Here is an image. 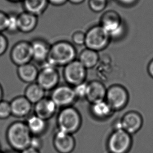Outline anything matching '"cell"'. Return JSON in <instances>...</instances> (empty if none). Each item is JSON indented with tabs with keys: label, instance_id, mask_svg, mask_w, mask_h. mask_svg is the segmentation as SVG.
<instances>
[{
	"label": "cell",
	"instance_id": "cell-1",
	"mask_svg": "<svg viewBox=\"0 0 153 153\" xmlns=\"http://www.w3.org/2000/svg\"><path fill=\"white\" fill-rule=\"evenodd\" d=\"M76 51L74 45L67 41L56 42L51 45L45 62L56 67L66 66L76 60Z\"/></svg>",
	"mask_w": 153,
	"mask_h": 153
},
{
	"label": "cell",
	"instance_id": "cell-2",
	"mask_svg": "<svg viewBox=\"0 0 153 153\" xmlns=\"http://www.w3.org/2000/svg\"><path fill=\"white\" fill-rule=\"evenodd\" d=\"M32 136L27 124L23 122H15L7 130V142L15 151L22 152L29 147Z\"/></svg>",
	"mask_w": 153,
	"mask_h": 153
},
{
	"label": "cell",
	"instance_id": "cell-3",
	"mask_svg": "<svg viewBox=\"0 0 153 153\" xmlns=\"http://www.w3.org/2000/svg\"><path fill=\"white\" fill-rule=\"evenodd\" d=\"M57 124L59 131L73 134L81 128V114L72 106L62 108L58 114Z\"/></svg>",
	"mask_w": 153,
	"mask_h": 153
},
{
	"label": "cell",
	"instance_id": "cell-4",
	"mask_svg": "<svg viewBox=\"0 0 153 153\" xmlns=\"http://www.w3.org/2000/svg\"><path fill=\"white\" fill-rule=\"evenodd\" d=\"M132 135L123 129L115 130L111 133L106 142L109 153H128L132 148Z\"/></svg>",
	"mask_w": 153,
	"mask_h": 153
},
{
	"label": "cell",
	"instance_id": "cell-5",
	"mask_svg": "<svg viewBox=\"0 0 153 153\" xmlns=\"http://www.w3.org/2000/svg\"><path fill=\"white\" fill-rule=\"evenodd\" d=\"M111 37L108 32L101 26H94L85 33V47L94 51H100L108 46Z\"/></svg>",
	"mask_w": 153,
	"mask_h": 153
},
{
	"label": "cell",
	"instance_id": "cell-6",
	"mask_svg": "<svg viewBox=\"0 0 153 153\" xmlns=\"http://www.w3.org/2000/svg\"><path fill=\"white\" fill-rule=\"evenodd\" d=\"M100 25L106 30L111 39H117L123 35L125 27L119 13L112 10L106 11L100 19Z\"/></svg>",
	"mask_w": 153,
	"mask_h": 153
},
{
	"label": "cell",
	"instance_id": "cell-7",
	"mask_svg": "<svg viewBox=\"0 0 153 153\" xmlns=\"http://www.w3.org/2000/svg\"><path fill=\"white\" fill-rule=\"evenodd\" d=\"M129 98V94L126 88L116 84L107 89L105 100L115 112L125 108L128 103Z\"/></svg>",
	"mask_w": 153,
	"mask_h": 153
},
{
	"label": "cell",
	"instance_id": "cell-8",
	"mask_svg": "<svg viewBox=\"0 0 153 153\" xmlns=\"http://www.w3.org/2000/svg\"><path fill=\"white\" fill-rule=\"evenodd\" d=\"M59 79V73L57 67L45 62L39 70L36 83L45 91L53 90L58 86Z\"/></svg>",
	"mask_w": 153,
	"mask_h": 153
},
{
	"label": "cell",
	"instance_id": "cell-9",
	"mask_svg": "<svg viewBox=\"0 0 153 153\" xmlns=\"http://www.w3.org/2000/svg\"><path fill=\"white\" fill-rule=\"evenodd\" d=\"M63 76L68 85L74 87L85 82L87 69L78 60H74L64 67Z\"/></svg>",
	"mask_w": 153,
	"mask_h": 153
},
{
	"label": "cell",
	"instance_id": "cell-10",
	"mask_svg": "<svg viewBox=\"0 0 153 153\" xmlns=\"http://www.w3.org/2000/svg\"><path fill=\"white\" fill-rule=\"evenodd\" d=\"M50 98L57 108H62L72 106L77 100L74 87L68 85L57 86L52 90Z\"/></svg>",
	"mask_w": 153,
	"mask_h": 153
},
{
	"label": "cell",
	"instance_id": "cell-11",
	"mask_svg": "<svg viewBox=\"0 0 153 153\" xmlns=\"http://www.w3.org/2000/svg\"><path fill=\"white\" fill-rule=\"evenodd\" d=\"M10 58L13 64L18 67L30 63L33 60L30 42L21 41L15 44L10 52Z\"/></svg>",
	"mask_w": 153,
	"mask_h": 153
},
{
	"label": "cell",
	"instance_id": "cell-12",
	"mask_svg": "<svg viewBox=\"0 0 153 153\" xmlns=\"http://www.w3.org/2000/svg\"><path fill=\"white\" fill-rule=\"evenodd\" d=\"M122 128L132 135L142 128L143 119L140 113L131 111L126 113L120 119Z\"/></svg>",
	"mask_w": 153,
	"mask_h": 153
},
{
	"label": "cell",
	"instance_id": "cell-13",
	"mask_svg": "<svg viewBox=\"0 0 153 153\" xmlns=\"http://www.w3.org/2000/svg\"><path fill=\"white\" fill-rule=\"evenodd\" d=\"M53 146L59 153H71L76 147V140L72 134L58 130L53 139Z\"/></svg>",
	"mask_w": 153,
	"mask_h": 153
},
{
	"label": "cell",
	"instance_id": "cell-14",
	"mask_svg": "<svg viewBox=\"0 0 153 153\" xmlns=\"http://www.w3.org/2000/svg\"><path fill=\"white\" fill-rule=\"evenodd\" d=\"M33 60L43 64L47 61L51 45L47 41L41 38L34 39L30 42Z\"/></svg>",
	"mask_w": 153,
	"mask_h": 153
},
{
	"label": "cell",
	"instance_id": "cell-15",
	"mask_svg": "<svg viewBox=\"0 0 153 153\" xmlns=\"http://www.w3.org/2000/svg\"><path fill=\"white\" fill-rule=\"evenodd\" d=\"M57 108L51 98L45 97L35 104L34 114L47 121L55 114Z\"/></svg>",
	"mask_w": 153,
	"mask_h": 153
},
{
	"label": "cell",
	"instance_id": "cell-16",
	"mask_svg": "<svg viewBox=\"0 0 153 153\" xmlns=\"http://www.w3.org/2000/svg\"><path fill=\"white\" fill-rule=\"evenodd\" d=\"M106 89L104 84L98 80L88 82L87 93L85 99L90 104L105 100Z\"/></svg>",
	"mask_w": 153,
	"mask_h": 153
},
{
	"label": "cell",
	"instance_id": "cell-17",
	"mask_svg": "<svg viewBox=\"0 0 153 153\" xmlns=\"http://www.w3.org/2000/svg\"><path fill=\"white\" fill-rule=\"evenodd\" d=\"M12 115L15 117H25L30 114L32 109V104L25 96L14 98L11 102Z\"/></svg>",
	"mask_w": 153,
	"mask_h": 153
},
{
	"label": "cell",
	"instance_id": "cell-18",
	"mask_svg": "<svg viewBox=\"0 0 153 153\" xmlns=\"http://www.w3.org/2000/svg\"><path fill=\"white\" fill-rule=\"evenodd\" d=\"M17 21L19 32L27 34L33 32L37 27L38 17L24 11L17 15Z\"/></svg>",
	"mask_w": 153,
	"mask_h": 153
},
{
	"label": "cell",
	"instance_id": "cell-19",
	"mask_svg": "<svg viewBox=\"0 0 153 153\" xmlns=\"http://www.w3.org/2000/svg\"><path fill=\"white\" fill-rule=\"evenodd\" d=\"M89 109L92 117L99 121L108 119L114 112L105 100L90 104Z\"/></svg>",
	"mask_w": 153,
	"mask_h": 153
},
{
	"label": "cell",
	"instance_id": "cell-20",
	"mask_svg": "<svg viewBox=\"0 0 153 153\" xmlns=\"http://www.w3.org/2000/svg\"><path fill=\"white\" fill-rule=\"evenodd\" d=\"M39 70L34 64L30 62L17 68V74L19 79L25 83H34L36 81Z\"/></svg>",
	"mask_w": 153,
	"mask_h": 153
},
{
	"label": "cell",
	"instance_id": "cell-21",
	"mask_svg": "<svg viewBox=\"0 0 153 153\" xmlns=\"http://www.w3.org/2000/svg\"><path fill=\"white\" fill-rule=\"evenodd\" d=\"M22 2L25 11L38 17L44 13L49 5L48 0H23Z\"/></svg>",
	"mask_w": 153,
	"mask_h": 153
},
{
	"label": "cell",
	"instance_id": "cell-22",
	"mask_svg": "<svg viewBox=\"0 0 153 153\" xmlns=\"http://www.w3.org/2000/svg\"><path fill=\"white\" fill-rule=\"evenodd\" d=\"M30 132L34 136H39L47 129V121L34 114L28 117L26 122Z\"/></svg>",
	"mask_w": 153,
	"mask_h": 153
},
{
	"label": "cell",
	"instance_id": "cell-23",
	"mask_svg": "<svg viewBox=\"0 0 153 153\" xmlns=\"http://www.w3.org/2000/svg\"><path fill=\"white\" fill-rule=\"evenodd\" d=\"M78 60L87 70L94 68L97 65L99 56L97 51L86 48L81 51Z\"/></svg>",
	"mask_w": 153,
	"mask_h": 153
},
{
	"label": "cell",
	"instance_id": "cell-24",
	"mask_svg": "<svg viewBox=\"0 0 153 153\" xmlns=\"http://www.w3.org/2000/svg\"><path fill=\"white\" fill-rule=\"evenodd\" d=\"M25 97L32 104H36L45 97V91L36 82L30 83L26 88Z\"/></svg>",
	"mask_w": 153,
	"mask_h": 153
},
{
	"label": "cell",
	"instance_id": "cell-25",
	"mask_svg": "<svg viewBox=\"0 0 153 153\" xmlns=\"http://www.w3.org/2000/svg\"><path fill=\"white\" fill-rule=\"evenodd\" d=\"M6 31L11 34H14L19 32L18 27L17 15H16V14H8V20Z\"/></svg>",
	"mask_w": 153,
	"mask_h": 153
},
{
	"label": "cell",
	"instance_id": "cell-26",
	"mask_svg": "<svg viewBox=\"0 0 153 153\" xmlns=\"http://www.w3.org/2000/svg\"><path fill=\"white\" fill-rule=\"evenodd\" d=\"M108 0H89V7L91 11L99 13L106 8Z\"/></svg>",
	"mask_w": 153,
	"mask_h": 153
},
{
	"label": "cell",
	"instance_id": "cell-27",
	"mask_svg": "<svg viewBox=\"0 0 153 153\" xmlns=\"http://www.w3.org/2000/svg\"><path fill=\"white\" fill-rule=\"evenodd\" d=\"M87 82H84L74 87V93L77 99H85L87 93Z\"/></svg>",
	"mask_w": 153,
	"mask_h": 153
},
{
	"label": "cell",
	"instance_id": "cell-28",
	"mask_svg": "<svg viewBox=\"0 0 153 153\" xmlns=\"http://www.w3.org/2000/svg\"><path fill=\"white\" fill-rule=\"evenodd\" d=\"M11 115L10 103L3 100L0 101V119H6Z\"/></svg>",
	"mask_w": 153,
	"mask_h": 153
},
{
	"label": "cell",
	"instance_id": "cell-29",
	"mask_svg": "<svg viewBox=\"0 0 153 153\" xmlns=\"http://www.w3.org/2000/svg\"><path fill=\"white\" fill-rule=\"evenodd\" d=\"M72 43L74 45L81 46L85 45V33L83 32L77 30L74 32L71 36Z\"/></svg>",
	"mask_w": 153,
	"mask_h": 153
},
{
	"label": "cell",
	"instance_id": "cell-30",
	"mask_svg": "<svg viewBox=\"0 0 153 153\" xmlns=\"http://www.w3.org/2000/svg\"><path fill=\"white\" fill-rule=\"evenodd\" d=\"M9 47V42L3 33H0V56L3 55Z\"/></svg>",
	"mask_w": 153,
	"mask_h": 153
},
{
	"label": "cell",
	"instance_id": "cell-31",
	"mask_svg": "<svg viewBox=\"0 0 153 153\" xmlns=\"http://www.w3.org/2000/svg\"><path fill=\"white\" fill-rule=\"evenodd\" d=\"M43 141L39 136L34 135L32 136L30 143V147L39 151V149H42L43 146Z\"/></svg>",
	"mask_w": 153,
	"mask_h": 153
},
{
	"label": "cell",
	"instance_id": "cell-32",
	"mask_svg": "<svg viewBox=\"0 0 153 153\" xmlns=\"http://www.w3.org/2000/svg\"><path fill=\"white\" fill-rule=\"evenodd\" d=\"M8 20V14L0 11V33L6 31Z\"/></svg>",
	"mask_w": 153,
	"mask_h": 153
},
{
	"label": "cell",
	"instance_id": "cell-33",
	"mask_svg": "<svg viewBox=\"0 0 153 153\" xmlns=\"http://www.w3.org/2000/svg\"><path fill=\"white\" fill-rule=\"evenodd\" d=\"M49 4L55 7H60L65 4L68 0H48Z\"/></svg>",
	"mask_w": 153,
	"mask_h": 153
},
{
	"label": "cell",
	"instance_id": "cell-34",
	"mask_svg": "<svg viewBox=\"0 0 153 153\" xmlns=\"http://www.w3.org/2000/svg\"><path fill=\"white\" fill-rule=\"evenodd\" d=\"M117 1L120 4L126 7L132 6L135 4L137 1V0H117Z\"/></svg>",
	"mask_w": 153,
	"mask_h": 153
},
{
	"label": "cell",
	"instance_id": "cell-35",
	"mask_svg": "<svg viewBox=\"0 0 153 153\" xmlns=\"http://www.w3.org/2000/svg\"><path fill=\"white\" fill-rule=\"evenodd\" d=\"M21 153H40L39 151L37 150L36 149H33L30 147H28L27 149H24L21 152Z\"/></svg>",
	"mask_w": 153,
	"mask_h": 153
},
{
	"label": "cell",
	"instance_id": "cell-36",
	"mask_svg": "<svg viewBox=\"0 0 153 153\" xmlns=\"http://www.w3.org/2000/svg\"><path fill=\"white\" fill-rule=\"evenodd\" d=\"M147 70L149 76L153 78V59L149 63Z\"/></svg>",
	"mask_w": 153,
	"mask_h": 153
},
{
	"label": "cell",
	"instance_id": "cell-37",
	"mask_svg": "<svg viewBox=\"0 0 153 153\" xmlns=\"http://www.w3.org/2000/svg\"><path fill=\"white\" fill-rule=\"evenodd\" d=\"M85 0H68V2L71 3L72 4L78 5L84 2Z\"/></svg>",
	"mask_w": 153,
	"mask_h": 153
},
{
	"label": "cell",
	"instance_id": "cell-38",
	"mask_svg": "<svg viewBox=\"0 0 153 153\" xmlns=\"http://www.w3.org/2000/svg\"><path fill=\"white\" fill-rule=\"evenodd\" d=\"M3 96V91L2 86L0 85V101L2 100Z\"/></svg>",
	"mask_w": 153,
	"mask_h": 153
},
{
	"label": "cell",
	"instance_id": "cell-39",
	"mask_svg": "<svg viewBox=\"0 0 153 153\" xmlns=\"http://www.w3.org/2000/svg\"><path fill=\"white\" fill-rule=\"evenodd\" d=\"M9 2H11L16 3L19 2H22L23 0H7Z\"/></svg>",
	"mask_w": 153,
	"mask_h": 153
},
{
	"label": "cell",
	"instance_id": "cell-40",
	"mask_svg": "<svg viewBox=\"0 0 153 153\" xmlns=\"http://www.w3.org/2000/svg\"><path fill=\"white\" fill-rule=\"evenodd\" d=\"M6 153H16V152H7Z\"/></svg>",
	"mask_w": 153,
	"mask_h": 153
}]
</instances>
